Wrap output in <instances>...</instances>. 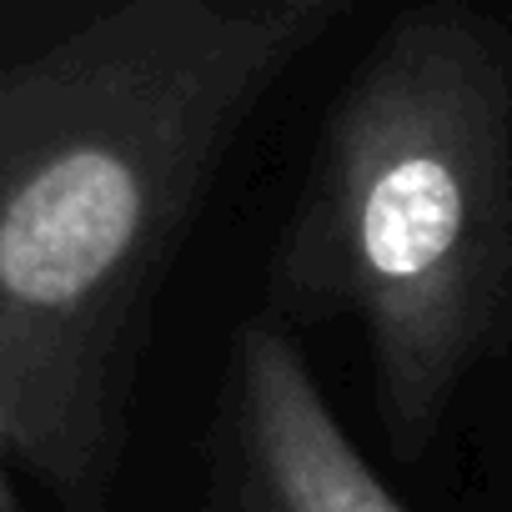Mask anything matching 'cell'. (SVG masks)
Returning <instances> with one entry per match:
<instances>
[{"instance_id": "2", "label": "cell", "mask_w": 512, "mask_h": 512, "mask_svg": "<svg viewBox=\"0 0 512 512\" xmlns=\"http://www.w3.org/2000/svg\"><path fill=\"white\" fill-rule=\"evenodd\" d=\"M272 297L352 317L402 452L442 427L512 317V31L472 6H417L327 111L272 262Z\"/></svg>"}, {"instance_id": "1", "label": "cell", "mask_w": 512, "mask_h": 512, "mask_svg": "<svg viewBox=\"0 0 512 512\" xmlns=\"http://www.w3.org/2000/svg\"><path fill=\"white\" fill-rule=\"evenodd\" d=\"M357 0H126L0 71V442L101 512L156 287L272 91Z\"/></svg>"}, {"instance_id": "3", "label": "cell", "mask_w": 512, "mask_h": 512, "mask_svg": "<svg viewBox=\"0 0 512 512\" xmlns=\"http://www.w3.org/2000/svg\"><path fill=\"white\" fill-rule=\"evenodd\" d=\"M231 512H407L342 432L297 342L246 322L221 402Z\"/></svg>"}]
</instances>
